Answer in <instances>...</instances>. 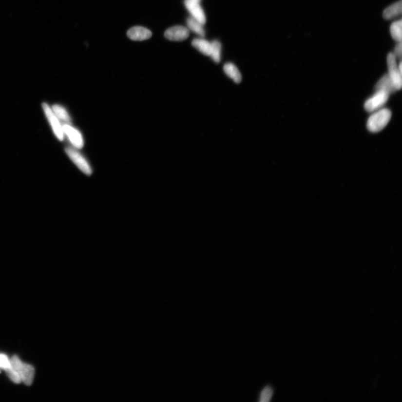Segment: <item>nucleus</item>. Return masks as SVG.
<instances>
[{"instance_id":"1","label":"nucleus","mask_w":402,"mask_h":402,"mask_svg":"<svg viewBox=\"0 0 402 402\" xmlns=\"http://www.w3.org/2000/svg\"><path fill=\"white\" fill-rule=\"evenodd\" d=\"M10 362L11 367L20 377L21 382L27 385L32 384L35 375L34 367L28 364L22 362L17 355H14L10 359Z\"/></svg>"},{"instance_id":"2","label":"nucleus","mask_w":402,"mask_h":402,"mask_svg":"<svg viewBox=\"0 0 402 402\" xmlns=\"http://www.w3.org/2000/svg\"><path fill=\"white\" fill-rule=\"evenodd\" d=\"M391 116V112L387 109L378 111L371 115L367 120V129L372 133L381 132L388 124Z\"/></svg>"},{"instance_id":"3","label":"nucleus","mask_w":402,"mask_h":402,"mask_svg":"<svg viewBox=\"0 0 402 402\" xmlns=\"http://www.w3.org/2000/svg\"><path fill=\"white\" fill-rule=\"evenodd\" d=\"M43 109L46 117L51 124L54 133L59 140L62 141L64 138V134L63 132V125L60 124V121L58 117L56 116L53 113L51 107L47 103H44Z\"/></svg>"},{"instance_id":"4","label":"nucleus","mask_w":402,"mask_h":402,"mask_svg":"<svg viewBox=\"0 0 402 402\" xmlns=\"http://www.w3.org/2000/svg\"><path fill=\"white\" fill-rule=\"evenodd\" d=\"M389 94L383 91H376V93L365 102L364 108L367 112L372 113L383 106L388 101Z\"/></svg>"},{"instance_id":"5","label":"nucleus","mask_w":402,"mask_h":402,"mask_svg":"<svg viewBox=\"0 0 402 402\" xmlns=\"http://www.w3.org/2000/svg\"><path fill=\"white\" fill-rule=\"evenodd\" d=\"M66 152L79 169L83 173L86 175H90L93 173L91 166L87 160L80 153L74 148H67Z\"/></svg>"},{"instance_id":"6","label":"nucleus","mask_w":402,"mask_h":402,"mask_svg":"<svg viewBox=\"0 0 402 402\" xmlns=\"http://www.w3.org/2000/svg\"><path fill=\"white\" fill-rule=\"evenodd\" d=\"M396 57L393 53H390L387 56L388 75L391 78L394 86L398 90L402 86V74L397 64Z\"/></svg>"},{"instance_id":"7","label":"nucleus","mask_w":402,"mask_h":402,"mask_svg":"<svg viewBox=\"0 0 402 402\" xmlns=\"http://www.w3.org/2000/svg\"><path fill=\"white\" fill-rule=\"evenodd\" d=\"M64 135H66L75 148L80 149L83 147L84 141L81 133L77 129L72 127L70 124L63 125Z\"/></svg>"},{"instance_id":"8","label":"nucleus","mask_w":402,"mask_h":402,"mask_svg":"<svg viewBox=\"0 0 402 402\" xmlns=\"http://www.w3.org/2000/svg\"><path fill=\"white\" fill-rule=\"evenodd\" d=\"M188 11H189L192 17L204 25L206 22V16L204 10L199 4V2L195 0H186L185 2Z\"/></svg>"},{"instance_id":"9","label":"nucleus","mask_w":402,"mask_h":402,"mask_svg":"<svg viewBox=\"0 0 402 402\" xmlns=\"http://www.w3.org/2000/svg\"><path fill=\"white\" fill-rule=\"evenodd\" d=\"M167 39L172 41L185 40L189 38V29L182 26H175L168 29L164 34Z\"/></svg>"},{"instance_id":"10","label":"nucleus","mask_w":402,"mask_h":402,"mask_svg":"<svg viewBox=\"0 0 402 402\" xmlns=\"http://www.w3.org/2000/svg\"><path fill=\"white\" fill-rule=\"evenodd\" d=\"M127 35L130 39L135 41H142L149 39L152 34L150 30L141 26H135L130 29Z\"/></svg>"},{"instance_id":"11","label":"nucleus","mask_w":402,"mask_h":402,"mask_svg":"<svg viewBox=\"0 0 402 402\" xmlns=\"http://www.w3.org/2000/svg\"><path fill=\"white\" fill-rule=\"evenodd\" d=\"M375 89L376 91H385L389 95L398 91L388 74H386L382 77L377 82Z\"/></svg>"},{"instance_id":"12","label":"nucleus","mask_w":402,"mask_h":402,"mask_svg":"<svg viewBox=\"0 0 402 402\" xmlns=\"http://www.w3.org/2000/svg\"><path fill=\"white\" fill-rule=\"evenodd\" d=\"M402 0L393 3L386 8L383 14V16L386 20H390L402 14Z\"/></svg>"},{"instance_id":"13","label":"nucleus","mask_w":402,"mask_h":402,"mask_svg":"<svg viewBox=\"0 0 402 402\" xmlns=\"http://www.w3.org/2000/svg\"><path fill=\"white\" fill-rule=\"evenodd\" d=\"M224 72L229 77L233 80V82L239 83L241 80V75L238 69L234 64L231 63H228L225 65L224 67Z\"/></svg>"},{"instance_id":"14","label":"nucleus","mask_w":402,"mask_h":402,"mask_svg":"<svg viewBox=\"0 0 402 402\" xmlns=\"http://www.w3.org/2000/svg\"><path fill=\"white\" fill-rule=\"evenodd\" d=\"M192 45L202 54L206 56H210L211 51V44L208 40L201 38H197L192 41Z\"/></svg>"},{"instance_id":"15","label":"nucleus","mask_w":402,"mask_h":402,"mask_svg":"<svg viewBox=\"0 0 402 402\" xmlns=\"http://www.w3.org/2000/svg\"><path fill=\"white\" fill-rule=\"evenodd\" d=\"M52 109L60 121L63 122L64 124H71L70 116L69 115L67 110L63 107L59 105H55L52 107Z\"/></svg>"},{"instance_id":"16","label":"nucleus","mask_w":402,"mask_h":402,"mask_svg":"<svg viewBox=\"0 0 402 402\" xmlns=\"http://www.w3.org/2000/svg\"><path fill=\"white\" fill-rule=\"evenodd\" d=\"M187 24L188 28L197 35L201 37H204L205 35V30L203 28L202 24L196 19L192 17L189 18L187 19Z\"/></svg>"},{"instance_id":"17","label":"nucleus","mask_w":402,"mask_h":402,"mask_svg":"<svg viewBox=\"0 0 402 402\" xmlns=\"http://www.w3.org/2000/svg\"><path fill=\"white\" fill-rule=\"evenodd\" d=\"M390 33L394 40L402 41V20L394 22L390 27Z\"/></svg>"},{"instance_id":"18","label":"nucleus","mask_w":402,"mask_h":402,"mask_svg":"<svg viewBox=\"0 0 402 402\" xmlns=\"http://www.w3.org/2000/svg\"><path fill=\"white\" fill-rule=\"evenodd\" d=\"M211 51L210 56L214 62L219 63L221 60V44L218 41H213L211 43Z\"/></svg>"},{"instance_id":"19","label":"nucleus","mask_w":402,"mask_h":402,"mask_svg":"<svg viewBox=\"0 0 402 402\" xmlns=\"http://www.w3.org/2000/svg\"><path fill=\"white\" fill-rule=\"evenodd\" d=\"M273 394V390L272 388L270 386H267L264 388L260 395V402H269L272 397Z\"/></svg>"},{"instance_id":"20","label":"nucleus","mask_w":402,"mask_h":402,"mask_svg":"<svg viewBox=\"0 0 402 402\" xmlns=\"http://www.w3.org/2000/svg\"><path fill=\"white\" fill-rule=\"evenodd\" d=\"M11 366L10 359L5 354H0V369L6 371Z\"/></svg>"},{"instance_id":"21","label":"nucleus","mask_w":402,"mask_h":402,"mask_svg":"<svg viewBox=\"0 0 402 402\" xmlns=\"http://www.w3.org/2000/svg\"><path fill=\"white\" fill-rule=\"evenodd\" d=\"M394 55H395L396 58H401L402 57V41L398 42V44L394 48Z\"/></svg>"},{"instance_id":"22","label":"nucleus","mask_w":402,"mask_h":402,"mask_svg":"<svg viewBox=\"0 0 402 402\" xmlns=\"http://www.w3.org/2000/svg\"><path fill=\"white\" fill-rule=\"evenodd\" d=\"M398 69H399L400 72L401 73V74H402V63L401 62H400L399 66H398Z\"/></svg>"},{"instance_id":"23","label":"nucleus","mask_w":402,"mask_h":402,"mask_svg":"<svg viewBox=\"0 0 402 402\" xmlns=\"http://www.w3.org/2000/svg\"><path fill=\"white\" fill-rule=\"evenodd\" d=\"M195 1H197L198 2H200V0H195Z\"/></svg>"}]
</instances>
